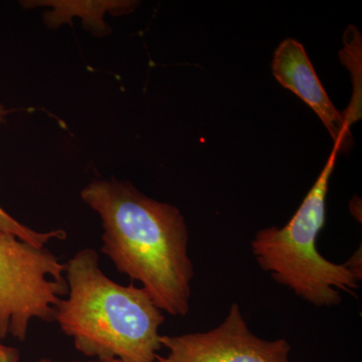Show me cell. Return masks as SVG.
<instances>
[{"label":"cell","mask_w":362,"mask_h":362,"mask_svg":"<svg viewBox=\"0 0 362 362\" xmlns=\"http://www.w3.org/2000/svg\"><path fill=\"white\" fill-rule=\"evenodd\" d=\"M81 197L101 218V251L117 271L139 282L161 311L187 315L194 272L180 209L117 180L93 181Z\"/></svg>","instance_id":"1"},{"label":"cell","mask_w":362,"mask_h":362,"mask_svg":"<svg viewBox=\"0 0 362 362\" xmlns=\"http://www.w3.org/2000/svg\"><path fill=\"white\" fill-rule=\"evenodd\" d=\"M65 265L68 292L57 306L54 321L75 349L99 361L156 362L165 318L145 290L109 278L99 255L89 247Z\"/></svg>","instance_id":"2"},{"label":"cell","mask_w":362,"mask_h":362,"mask_svg":"<svg viewBox=\"0 0 362 362\" xmlns=\"http://www.w3.org/2000/svg\"><path fill=\"white\" fill-rule=\"evenodd\" d=\"M339 149L329 158L313 187L291 220L282 228L259 230L252 242V254L264 271L279 284L291 289L315 306H334L341 302L337 289L351 293L361 281V249L344 264L321 256L316 243L326 218V197Z\"/></svg>","instance_id":"3"},{"label":"cell","mask_w":362,"mask_h":362,"mask_svg":"<svg viewBox=\"0 0 362 362\" xmlns=\"http://www.w3.org/2000/svg\"><path fill=\"white\" fill-rule=\"evenodd\" d=\"M66 265L56 255L0 230V328L23 341L33 320L54 322L66 296Z\"/></svg>","instance_id":"4"},{"label":"cell","mask_w":362,"mask_h":362,"mask_svg":"<svg viewBox=\"0 0 362 362\" xmlns=\"http://www.w3.org/2000/svg\"><path fill=\"white\" fill-rule=\"evenodd\" d=\"M160 341L168 354H158L156 362H290L291 351L285 339L269 341L252 333L237 303L214 329L161 335Z\"/></svg>","instance_id":"5"},{"label":"cell","mask_w":362,"mask_h":362,"mask_svg":"<svg viewBox=\"0 0 362 362\" xmlns=\"http://www.w3.org/2000/svg\"><path fill=\"white\" fill-rule=\"evenodd\" d=\"M272 69L276 80L308 105L321 119L339 151L352 142L344 114L331 102L303 45L296 40H283L274 54Z\"/></svg>","instance_id":"6"},{"label":"cell","mask_w":362,"mask_h":362,"mask_svg":"<svg viewBox=\"0 0 362 362\" xmlns=\"http://www.w3.org/2000/svg\"><path fill=\"white\" fill-rule=\"evenodd\" d=\"M0 230L13 233L21 240H25V242L37 247H45L52 240H65L66 237V233L63 230L37 232V230L28 228L13 218L11 214H7L1 206H0Z\"/></svg>","instance_id":"7"},{"label":"cell","mask_w":362,"mask_h":362,"mask_svg":"<svg viewBox=\"0 0 362 362\" xmlns=\"http://www.w3.org/2000/svg\"><path fill=\"white\" fill-rule=\"evenodd\" d=\"M20 361V352L18 349H13V347H2L1 352H0V362H18ZM37 362H65L57 361L52 358H42Z\"/></svg>","instance_id":"8"},{"label":"cell","mask_w":362,"mask_h":362,"mask_svg":"<svg viewBox=\"0 0 362 362\" xmlns=\"http://www.w3.org/2000/svg\"><path fill=\"white\" fill-rule=\"evenodd\" d=\"M74 362H120L118 361H116V359H108V361H99V359H92V361H77Z\"/></svg>","instance_id":"9"},{"label":"cell","mask_w":362,"mask_h":362,"mask_svg":"<svg viewBox=\"0 0 362 362\" xmlns=\"http://www.w3.org/2000/svg\"><path fill=\"white\" fill-rule=\"evenodd\" d=\"M2 333H1V328H0V352H1L2 347H4V345L1 344V339H2Z\"/></svg>","instance_id":"10"}]
</instances>
